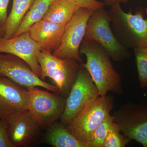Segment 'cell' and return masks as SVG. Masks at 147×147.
<instances>
[{
	"mask_svg": "<svg viewBox=\"0 0 147 147\" xmlns=\"http://www.w3.org/2000/svg\"><path fill=\"white\" fill-rule=\"evenodd\" d=\"M79 53L86 57L83 66L91 76L100 96L106 95L110 91L122 93L120 75L114 68L110 56L99 44L84 38Z\"/></svg>",
	"mask_w": 147,
	"mask_h": 147,
	"instance_id": "6da1fadb",
	"label": "cell"
},
{
	"mask_svg": "<svg viewBox=\"0 0 147 147\" xmlns=\"http://www.w3.org/2000/svg\"><path fill=\"white\" fill-rule=\"evenodd\" d=\"M108 12L113 33L124 47L134 49L147 46V18L141 12L127 13L120 4L111 6Z\"/></svg>",
	"mask_w": 147,
	"mask_h": 147,
	"instance_id": "7a4b0ae2",
	"label": "cell"
},
{
	"mask_svg": "<svg viewBox=\"0 0 147 147\" xmlns=\"http://www.w3.org/2000/svg\"><path fill=\"white\" fill-rule=\"evenodd\" d=\"M113 103L114 98L111 96H97L87 102L66 127L86 146V143L95 129L110 115Z\"/></svg>",
	"mask_w": 147,
	"mask_h": 147,
	"instance_id": "3957f363",
	"label": "cell"
},
{
	"mask_svg": "<svg viewBox=\"0 0 147 147\" xmlns=\"http://www.w3.org/2000/svg\"><path fill=\"white\" fill-rule=\"evenodd\" d=\"M84 38L99 44L115 61H123L130 57L127 48L116 38L110 26L109 13L103 7L94 11L90 16Z\"/></svg>",
	"mask_w": 147,
	"mask_h": 147,
	"instance_id": "277c9868",
	"label": "cell"
},
{
	"mask_svg": "<svg viewBox=\"0 0 147 147\" xmlns=\"http://www.w3.org/2000/svg\"><path fill=\"white\" fill-rule=\"evenodd\" d=\"M40 66V78L45 81L48 77L53 80L58 89V94L67 96L76 79L81 64L77 61L57 57L51 52L41 50L38 55Z\"/></svg>",
	"mask_w": 147,
	"mask_h": 147,
	"instance_id": "5b68a950",
	"label": "cell"
},
{
	"mask_svg": "<svg viewBox=\"0 0 147 147\" xmlns=\"http://www.w3.org/2000/svg\"><path fill=\"white\" fill-rule=\"evenodd\" d=\"M28 90V110L40 128H47L60 119L65 106L66 99L63 96L39 89L37 87L29 88Z\"/></svg>",
	"mask_w": 147,
	"mask_h": 147,
	"instance_id": "8992f818",
	"label": "cell"
},
{
	"mask_svg": "<svg viewBox=\"0 0 147 147\" xmlns=\"http://www.w3.org/2000/svg\"><path fill=\"white\" fill-rule=\"evenodd\" d=\"M100 96L98 89L91 76L83 63L66 99L65 108L60 119L61 123L66 126L85 105Z\"/></svg>",
	"mask_w": 147,
	"mask_h": 147,
	"instance_id": "52a82bcc",
	"label": "cell"
},
{
	"mask_svg": "<svg viewBox=\"0 0 147 147\" xmlns=\"http://www.w3.org/2000/svg\"><path fill=\"white\" fill-rule=\"evenodd\" d=\"M93 11L80 7L65 25L60 45L53 52L54 56L82 62L79 50L85 36L87 23Z\"/></svg>",
	"mask_w": 147,
	"mask_h": 147,
	"instance_id": "ba28073f",
	"label": "cell"
},
{
	"mask_svg": "<svg viewBox=\"0 0 147 147\" xmlns=\"http://www.w3.org/2000/svg\"><path fill=\"white\" fill-rule=\"evenodd\" d=\"M113 122L121 133L131 141L135 140L147 147V107L127 103L121 106L113 115Z\"/></svg>",
	"mask_w": 147,
	"mask_h": 147,
	"instance_id": "9c48e42d",
	"label": "cell"
},
{
	"mask_svg": "<svg viewBox=\"0 0 147 147\" xmlns=\"http://www.w3.org/2000/svg\"><path fill=\"white\" fill-rule=\"evenodd\" d=\"M0 76L27 89L39 87L54 92H58L56 86L40 79L26 62L10 54L3 55L0 53Z\"/></svg>",
	"mask_w": 147,
	"mask_h": 147,
	"instance_id": "30bf717a",
	"label": "cell"
},
{
	"mask_svg": "<svg viewBox=\"0 0 147 147\" xmlns=\"http://www.w3.org/2000/svg\"><path fill=\"white\" fill-rule=\"evenodd\" d=\"M4 121L14 147L28 146L40 134V127L28 110L14 113Z\"/></svg>",
	"mask_w": 147,
	"mask_h": 147,
	"instance_id": "8fae6325",
	"label": "cell"
},
{
	"mask_svg": "<svg viewBox=\"0 0 147 147\" xmlns=\"http://www.w3.org/2000/svg\"><path fill=\"white\" fill-rule=\"evenodd\" d=\"M41 48L32 38L28 32L8 39L0 41V53L14 55L24 60L40 78L41 75L38 55Z\"/></svg>",
	"mask_w": 147,
	"mask_h": 147,
	"instance_id": "7c38bea8",
	"label": "cell"
},
{
	"mask_svg": "<svg viewBox=\"0 0 147 147\" xmlns=\"http://www.w3.org/2000/svg\"><path fill=\"white\" fill-rule=\"evenodd\" d=\"M28 90L0 76V119L4 120L14 113L28 110Z\"/></svg>",
	"mask_w": 147,
	"mask_h": 147,
	"instance_id": "4fadbf2b",
	"label": "cell"
},
{
	"mask_svg": "<svg viewBox=\"0 0 147 147\" xmlns=\"http://www.w3.org/2000/svg\"><path fill=\"white\" fill-rule=\"evenodd\" d=\"M65 26L42 19L31 26L28 32L42 50L51 53L59 47Z\"/></svg>",
	"mask_w": 147,
	"mask_h": 147,
	"instance_id": "5bb4252c",
	"label": "cell"
},
{
	"mask_svg": "<svg viewBox=\"0 0 147 147\" xmlns=\"http://www.w3.org/2000/svg\"><path fill=\"white\" fill-rule=\"evenodd\" d=\"M44 141L55 147H87L85 144L76 139L65 126L57 121L47 128Z\"/></svg>",
	"mask_w": 147,
	"mask_h": 147,
	"instance_id": "9a60e30c",
	"label": "cell"
},
{
	"mask_svg": "<svg viewBox=\"0 0 147 147\" xmlns=\"http://www.w3.org/2000/svg\"><path fill=\"white\" fill-rule=\"evenodd\" d=\"M80 7L71 0H55L42 19L65 26Z\"/></svg>",
	"mask_w": 147,
	"mask_h": 147,
	"instance_id": "2e32d148",
	"label": "cell"
},
{
	"mask_svg": "<svg viewBox=\"0 0 147 147\" xmlns=\"http://www.w3.org/2000/svg\"><path fill=\"white\" fill-rule=\"evenodd\" d=\"M33 1L34 0H13L12 8L7 19L3 38L9 39L16 34Z\"/></svg>",
	"mask_w": 147,
	"mask_h": 147,
	"instance_id": "e0dca14e",
	"label": "cell"
},
{
	"mask_svg": "<svg viewBox=\"0 0 147 147\" xmlns=\"http://www.w3.org/2000/svg\"><path fill=\"white\" fill-rule=\"evenodd\" d=\"M55 0H34L30 8L21 22L18 30L13 37L18 36L25 32L34 24L40 21Z\"/></svg>",
	"mask_w": 147,
	"mask_h": 147,
	"instance_id": "ac0fdd59",
	"label": "cell"
},
{
	"mask_svg": "<svg viewBox=\"0 0 147 147\" xmlns=\"http://www.w3.org/2000/svg\"><path fill=\"white\" fill-rule=\"evenodd\" d=\"M113 119V116L109 115L95 129L86 143L87 147H103Z\"/></svg>",
	"mask_w": 147,
	"mask_h": 147,
	"instance_id": "d6986e66",
	"label": "cell"
},
{
	"mask_svg": "<svg viewBox=\"0 0 147 147\" xmlns=\"http://www.w3.org/2000/svg\"><path fill=\"white\" fill-rule=\"evenodd\" d=\"M133 50L140 87L145 88H147V46L136 47Z\"/></svg>",
	"mask_w": 147,
	"mask_h": 147,
	"instance_id": "ffe728a7",
	"label": "cell"
},
{
	"mask_svg": "<svg viewBox=\"0 0 147 147\" xmlns=\"http://www.w3.org/2000/svg\"><path fill=\"white\" fill-rule=\"evenodd\" d=\"M130 141L121 132L117 125L113 122L109 127L103 147H124Z\"/></svg>",
	"mask_w": 147,
	"mask_h": 147,
	"instance_id": "44dd1931",
	"label": "cell"
},
{
	"mask_svg": "<svg viewBox=\"0 0 147 147\" xmlns=\"http://www.w3.org/2000/svg\"><path fill=\"white\" fill-rule=\"evenodd\" d=\"M81 7L88 9L94 11L99 9L103 8L104 4L97 0H71Z\"/></svg>",
	"mask_w": 147,
	"mask_h": 147,
	"instance_id": "7402d4cb",
	"label": "cell"
},
{
	"mask_svg": "<svg viewBox=\"0 0 147 147\" xmlns=\"http://www.w3.org/2000/svg\"><path fill=\"white\" fill-rule=\"evenodd\" d=\"M0 147H14L9 137L5 122L0 119Z\"/></svg>",
	"mask_w": 147,
	"mask_h": 147,
	"instance_id": "603a6c76",
	"label": "cell"
},
{
	"mask_svg": "<svg viewBox=\"0 0 147 147\" xmlns=\"http://www.w3.org/2000/svg\"><path fill=\"white\" fill-rule=\"evenodd\" d=\"M9 0H0V30L5 31Z\"/></svg>",
	"mask_w": 147,
	"mask_h": 147,
	"instance_id": "cb8c5ba5",
	"label": "cell"
},
{
	"mask_svg": "<svg viewBox=\"0 0 147 147\" xmlns=\"http://www.w3.org/2000/svg\"><path fill=\"white\" fill-rule=\"evenodd\" d=\"M104 5L107 6H112L117 4L127 3L129 0H103Z\"/></svg>",
	"mask_w": 147,
	"mask_h": 147,
	"instance_id": "d4e9b609",
	"label": "cell"
},
{
	"mask_svg": "<svg viewBox=\"0 0 147 147\" xmlns=\"http://www.w3.org/2000/svg\"><path fill=\"white\" fill-rule=\"evenodd\" d=\"M2 30H0V41L3 38V37L2 36Z\"/></svg>",
	"mask_w": 147,
	"mask_h": 147,
	"instance_id": "484cf974",
	"label": "cell"
},
{
	"mask_svg": "<svg viewBox=\"0 0 147 147\" xmlns=\"http://www.w3.org/2000/svg\"></svg>",
	"mask_w": 147,
	"mask_h": 147,
	"instance_id": "4316f807",
	"label": "cell"
}]
</instances>
